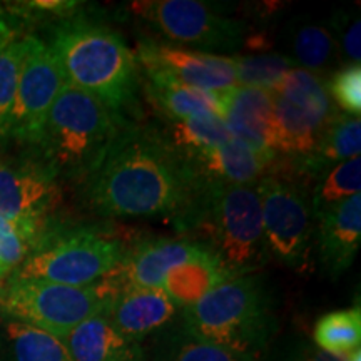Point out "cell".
I'll return each instance as SVG.
<instances>
[{"label": "cell", "instance_id": "obj_6", "mask_svg": "<svg viewBox=\"0 0 361 361\" xmlns=\"http://www.w3.org/2000/svg\"><path fill=\"white\" fill-rule=\"evenodd\" d=\"M128 245L102 226L51 224L11 276L67 286H92L124 258Z\"/></svg>", "mask_w": 361, "mask_h": 361}, {"label": "cell", "instance_id": "obj_28", "mask_svg": "<svg viewBox=\"0 0 361 361\" xmlns=\"http://www.w3.org/2000/svg\"><path fill=\"white\" fill-rule=\"evenodd\" d=\"M361 157L343 161L316 178L313 194L310 196L313 216L323 214L329 207L340 204L360 194Z\"/></svg>", "mask_w": 361, "mask_h": 361}, {"label": "cell", "instance_id": "obj_23", "mask_svg": "<svg viewBox=\"0 0 361 361\" xmlns=\"http://www.w3.org/2000/svg\"><path fill=\"white\" fill-rule=\"evenodd\" d=\"M361 151V121L360 116L338 112L329 121L318 146L306 159L295 162L293 169L300 174L316 179L324 171L343 161L358 157Z\"/></svg>", "mask_w": 361, "mask_h": 361}, {"label": "cell", "instance_id": "obj_19", "mask_svg": "<svg viewBox=\"0 0 361 361\" xmlns=\"http://www.w3.org/2000/svg\"><path fill=\"white\" fill-rule=\"evenodd\" d=\"M283 56L298 69L324 78L341 66L340 54L328 22L296 16L288 20L283 30Z\"/></svg>", "mask_w": 361, "mask_h": 361}, {"label": "cell", "instance_id": "obj_25", "mask_svg": "<svg viewBox=\"0 0 361 361\" xmlns=\"http://www.w3.org/2000/svg\"><path fill=\"white\" fill-rule=\"evenodd\" d=\"M0 355L4 361H72L61 338L6 316H0Z\"/></svg>", "mask_w": 361, "mask_h": 361}, {"label": "cell", "instance_id": "obj_12", "mask_svg": "<svg viewBox=\"0 0 361 361\" xmlns=\"http://www.w3.org/2000/svg\"><path fill=\"white\" fill-rule=\"evenodd\" d=\"M61 188L54 171L37 156L0 159V218L45 233L54 221Z\"/></svg>", "mask_w": 361, "mask_h": 361}, {"label": "cell", "instance_id": "obj_36", "mask_svg": "<svg viewBox=\"0 0 361 361\" xmlns=\"http://www.w3.org/2000/svg\"><path fill=\"white\" fill-rule=\"evenodd\" d=\"M343 361H361V350L356 348L353 351H350L348 355L343 356Z\"/></svg>", "mask_w": 361, "mask_h": 361}, {"label": "cell", "instance_id": "obj_16", "mask_svg": "<svg viewBox=\"0 0 361 361\" xmlns=\"http://www.w3.org/2000/svg\"><path fill=\"white\" fill-rule=\"evenodd\" d=\"M314 246L323 273L340 278L351 268L361 243V194L316 216Z\"/></svg>", "mask_w": 361, "mask_h": 361}, {"label": "cell", "instance_id": "obj_18", "mask_svg": "<svg viewBox=\"0 0 361 361\" xmlns=\"http://www.w3.org/2000/svg\"><path fill=\"white\" fill-rule=\"evenodd\" d=\"M188 159L206 184L236 186L256 184L264 176L278 173L281 166L276 156L255 151L236 137Z\"/></svg>", "mask_w": 361, "mask_h": 361}, {"label": "cell", "instance_id": "obj_1", "mask_svg": "<svg viewBox=\"0 0 361 361\" xmlns=\"http://www.w3.org/2000/svg\"><path fill=\"white\" fill-rule=\"evenodd\" d=\"M79 186L102 218H166L178 231L192 233L207 184L161 128L128 123Z\"/></svg>", "mask_w": 361, "mask_h": 361}, {"label": "cell", "instance_id": "obj_22", "mask_svg": "<svg viewBox=\"0 0 361 361\" xmlns=\"http://www.w3.org/2000/svg\"><path fill=\"white\" fill-rule=\"evenodd\" d=\"M147 340L146 361H256L192 335L179 316Z\"/></svg>", "mask_w": 361, "mask_h": 361}, {"label": "cell", "instance_id": "obj_29", "mask_svg": "<svg viewBox=\"0 0 361 361\" xmlns=\"http://www.w3.org/2000/svg\"><path fill=\"white\" fill-rule=\"evenodd\" d=\"M25 51V35L13 27L0 40V139H6L8 117L16 101L17 84L20 78L22 59Z\"/></svg>", "mask_w": 361, "mask_h": 361}, {"label": "cell", "instance_id": "obj_7", "mask_svg": "<svg viewBox=\"0 0 361 361\" xmlns=\"http://www.w3.org/2000/svg\"><path fill=\"white\" fill-rule=\"evenodd\" d=\"M106 303L96 284L80 288L16 276L0 283V316L61 340L85 319L101 313Z\"/></svg>", "mask_w": 361, "mask_h": 361}, {"label": "cell", "instance_id": "obj_34", "mask_svg": "<svg viewBox=\"0 0 361 361\" xmlns=\"http://www.w3.org/2000/svg\"><path fill=\"white\" fill-rule=\"evenodd\" d=\"M258 361H343L316 348L314 343L303 335H290L274 340Z\"/></svg>", "mask_w": 361, "mask_h": 361}, {"label": "cell", "instance_id": "obj_31", "mask_svg": "<svg viewBox=\"0 0 361 361\" xmlns=\"http://www.w3.org/2000/svg\"><path fill=\"white\" fill-rule=\"evenodd\" d=\"M42 236L34 226L0 218V283L24 263Z\"/></svg>", "mask_w": 361, "mask_h": 361}, {"label": "cell", "instance_id": "obj_24", "mask_svg": "<svg viewBox=\"0 0 361 361\" xmlns=\"http://www.w3.org/2000/svg\"><path fill=\"white\" fill-rule=\"evenodd\" d=\"M229 278L233 276L223 268L214 252L207 251L171 269L162 283V290L183 310Z\"/></svg>", "mask_w": 361, "mask_h": 361}, {"label": "cell", "instance_id": "obj_5", "mask_svg": "<svg viewBox=\"0 0 361 361\" xmlns=\"http://www.w3.org/2000/svg\"><path fill=\"white\" fill-rule=\"evenodd\" d=\"M192 233L231 276L258 273L271 259L256 184H207Z\"/></svg>", "mask_w": 361, "mask_h": 361}, {"label": "cell", "instance_id": "obj_13", "mask_svg": "<svg viewBox=\"0 0 361 361\" xmlns=\"http://www.w3.org/2000/svg\"><path fill=\"white\" fill-rule=\"evenodd\" d=\"M134 54L141 71L166 74L191 89L223 94L238 87L231 56H214L152 39L141 40Z\"/></svg>", "mask_w": 361, "mask_h": 361}, {"label": "cell", "instance_id": "obj_9", "mask_svg": "<svg viewBox=\"0 0 361 361\" xmlns=\"http://www.w3.org/2000/svg\"><path fill=\"white\" fill-rule=\"evenodd\" d=\"M276 151L291 164L308 157L338 112L328 94L326 78L291 69L273 90Z\"/></svg>", "mask_w": 361, "mask_h": 361}, {"label": "cell", "instance_id": "obj_3", "mask_svg": "<svg viewBox=\"0 0 361 361\" xmlns=\"http://www.w3.org/2000/svg\"><path fill=\"white\" fill-rule=\"evenodd\" d=\"M179 319L201 340L256 361L278 333L274 293L261 273L226 279L180 310Z\"/></svg>", "mask_w": 361, "mask_h": 361}, {"label": "cell", "instance_id": "obj_21", "mask_svg": "<svg viewBox=\"0 0 361 361\" xmlns=\"http://www.w3.org/2000/svg\"><path fill=\"white\" fill-rule=\"evenodd\" d=\"M62 341L72 361H146L144 343L121 335L101 313L75 326Z\"/></svg>", "mask_w": 361, "mask_h": 361}, {"label": "cell", "instance_id": "obj_33", "mask_svg": "<svg viewBox=\"0 0 361 361\" xmlns=\"http://www.w3.org/2000/svg\"><path fill=\"white\" fill-rule=\"evenodd\" d=\"M343 64H360L361 59V20L351 12L336 11L328 20Z\"/></svg>", "mask_w": 361, "mask_h": 361}, {"label": "cell", "instance_id": "obj_4", "mask_svg": "<svg viewBox=\"0 0 361 361\" xmlns=\"http://www.w3.org/2000/svg\"><path fill=\"white\" fill-rule=\"evenodd\" d=\"M126 124L96 97L66 82L49 111L34 154L59 179L80 184Z\"/></svg>", "mask_w": 361, "mask_h": 361}, {"label": "cell", "instance_id": "obj_27", "mask_svg": "<svg viewBox=\"0 0 361 361\" xmlns=\"http://www.w3.org/2000/svg\"><path fill=\"white\" fill-rule=\"evenodd\" d=\"M313 343L324 353L343 358L361 345L360 306L329 311L323 314L313 328Z\"/></svg>", "mask_w": 361, "mask_h": 361}, {"label": "cell", "instance_id": "obj_17", "mask_svg": "<svg viewBox=\"0 0 361 361\" xmlns=\"http://www.w3.org/2000/svg\"><path fill=\"white\" fill-rule=\"evenodd\" d=\"M223 119L233 137L247 144L255 151L279 157L276 151L273 92L238 85L226 96Z\"/></svg>", "mask_w": 361, "mask_h": 361}, {"label": "cell", "instance_id": "obj_14", "mask_svg": "<svg viewBox=\"0 0 361 361\" xmlns=\"http://www.w3.org/2000/svg\"><path fill=\"white\" fill-rule=\"evenodd\" d=\"M211 251L196 238H149L129 246L121 263L101 281L111 296L129 288H159L168 273L188 259Z\"/></svg>", "mask_w": 361, "mask_h": 361}, {"label": "cell", "instance_id": "obj_11", "mask_svg": "<svg viewBox=\"0 0 361 361\" xmlns=\"http://www.w3.org/2000/svg\"><path fill=\"white\" fill-rule=\"evenodd\" d=\"M66 82L64 72L49 44L37 35L27 34L6 139H12L22 146H37L49 111Z\"/></svg>", "mask_w": 361, "mask_h": 361}, {"label": "cell", "instance_id": "obj_2", "mask_svg": "<svg viewBox=\"0 0 361 361\" xmlns=\"http://www.w3.org/2000/svg\"><path fill=\"white\" fill-rule=\"evenodd\" d=\"M47 44L67 82L96 97L119 119L137 123L142 72L123 35L79 12L57 20Z\"/></svg>", "mask_w": 361, "mask_h": 361}, {"label": "cell", "instance_id": "obj_15", "mask_svg": "<svg viewBox=\"0 0 361 361\" xmlns=\"http://www.w3.org/2000/svg\"><path fill=\"white\" fill-rule=\"evenodd\" d=\"M180 308L159 288H129L107 301L101 314L121 335L144 343L179 316Z\"/></svg>", "mask_w": 361, "mask_h": 361}, {"label": "cell", "instance_id": "obj_8", "mask_svg": "<svg viewBox=\"0 0 361 361\" xmlns=\"http://www.w3.org/2000/svg\"><path fill=\"white\" fill-rule=\"evenodd\" d=\"M130 12L179 47L228 56L247 44V25L200 0H141ZM173 44V45H174Z\"/></svg>", "mask_w": 361, "mask_h": 361}, {"label": "cell", "instance_id": "obj_30", "mask_svg": "<svg viewBox=\"0 0 361 361\" xmlns=\"http://www.w3.org/2000/svg\"><path fill=\"white\" fill-rule=\"evenodd\" d=\"M238 85L258 87L273 92L281 84L284 75L295 66L283 54H252V56H233Z\"/></svg>", "mask_w": 361, "mask_h": 361}, {"label": "cell", "instance_id": "obj_26", "mask_svg": "<svg viewBox=\"0 0 361 361\" xmlns=\"http://www.w3.org/2000/svg\"><path fill=\"white\" fill-rule=\"evenodd\" d=\"M168 141L186 157L201 154L233 137L224 119L218 114L194 116L161 128Z\"/></svg>", "mask_w": 361, "mask_h": 361}, {"label": "cell", "instance_id": "obj_32", "mask_svg": "<svg viewBox=\"0 0 361 361\" xmlns=\"http://www.w3.org/2000/svg\"><path fill=\"white\" fill-rule=\"evenodd\" d=\"M328 94L338 111L348 116L361 112V67L360 64H343L326 79Z\"/></svg>", "mask_w": 361, "mask_h": 361}, {"label": "cell", "instance_id": "obj_20", "mask_svg": "<svg viewBox=\"0 0 361 361\" xmlns=\"http://www.w3.org/2000/svg\"><path fill=\"white\" fill-rule=\"evenodd\" d=\"M142 72L144 96L169 123L194 116L218 114L223 117L228 92L214 94L191 89L159 72Z\"/></svg>", "mask_w": 361, "mask_h": 361}, {"label": "cell", "instance_id": "obj_35", "mask_svg": "<svg viewBox=\"0 0 361 361\" xmlns=\"http://www.w3.org/2000/svg\"><path fill=\"white\" fill-rule=\"evenodd\" d=\"M16 25H12V22L7 19V12L6 8L0 6V40H2L6 35L11 32Z\"/></svg>", "mask_w": 361, "mask_h": 361}, {"label": "cell", "instance_id": "obj_10", "mask_svg": "<svg viewBox=\"0 0 361 361\" xmlns=\"http://www.w3.org/2000/svg\"><path fill=\"white\" fill-rule=\"evenodd\" d=\"M271 259L286 268L306 271L311 266L316 219L305 188L281 173L256 183Z\"/></svg>", "mask_w": 361, "mask_h": 361}]
</instances>
